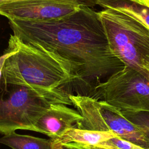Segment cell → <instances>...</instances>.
<instances>
[{"label": "cell", "instance_id": "cell-1", "mask_svg": "<svg viewBox=\"0 0 149 149\" xmlns=\"http://www.w3.org/2000/svg\"><path fill=\"white\" fill-rule=\"evenodd\" d=\"M8 20L14 35L61 61L75 81L90 86L91 92L125 66L111 50L98 12L91 8L80 6L69 15L48 21Z\"/></svg>", "mask_w": 149, "mask_h": 149}, {"label": "cell", "instance_id": "cell-2", "mask_svg": "<svg viewBox=\"0 0 149 149\" xmlns=\"http://www.w3.org/2000/svg\"><path fill=\"white\" fill-rule=\"evenodd\" d=\"M8 43L16 49L2 68L0 84H17L55 90L75 81L70 69L51 54L10 34Z\"/></svg>", "mask_w": 149, "mask_h": 149}, {"label": "cell", "instance_id": "cell-3", "mask_svg": "<svg viewBox=\"0 0 149 149\" xmlns=\"http://www.w3.org/2000/svg\"><path fill=\"white\" fill-rule=\"evenodd\" d=\"M62 88L42 90L17 84H0V134L30 130L52 104L73 105Z\"/></svg>", "mask_w": 149, "mask_h": 149}, {"label": "cell", "instance_id": "cell-4", "mask_svg": "<svg viewBox=\"0 0 149 149\" xmlns=\"http://www.w3.org/2000/svg\"><path fill=\"white\" fill-rule=\"evenodd\" d=\"M113 54L149 81V27L117 10L98 12Z\"/></svg>", "mask_w": 149, "mask_h": 149}, {"label": "cell", "instance_id": "cell-5", "mask_svg": "<svg viewBox=\"0 0 149 149\" xmlns=\"http://www.w3.org/2000/svg\"><path fill=\"white\" fill-rule=\"evenodd\" d=\"M73 105L81 115L75 127L90 130L112 131L118 136L149 149V141L119 109L87 95L71 94Z\"/></svg>", "mask_w": 149, "mask_h": 149}, {"label": "cell", "instance_id": "cell-6", "mask_svg": "<svg viewBox=\"0 0 149 149\" xmlns=\"http://www.w3.org/2000/svg\"><path fill=\"white\" fill-rule=\"evenodd\" d=\"M87 95L121 111L149 112V81L126 66L98 83Z\"/></svg>", "mask_w": 149, "mask_h": 149}, {"label": "cell", "instance_id": "cell-7", "mask_svg": "<svg viewBox=\"0 0 149 149\" xmlns=\"http://www.w3.org/2000/svg\"><path fill=\"white\" fill-rule=\"evenodd\" d=\"M80 6L74 3L51 0L29 1L0 5V15L8 19L48 21L69 15Z\"/></svg>", "mask_w": 149, "mask_h": 149}, {"label": "cell", "instance_id": "cell-8", "mask_svg": "<svg viewBox=\"0 0 149 149\" xmlns=\"http://www.w3.org/2000/svg\"><path fill=\"white\" fill-rule=\"evenodd\" d=\"M81 118L77 110L64 104L54 103L38 119L30 130L46 134L55 141L65 131L75 127L76 123Z\"/></svg>", "mask_w": 149, "mask_h": 149}, {"label": "cell", "instance_id": "cell-9", "mask_svg": "<svg viewBox=\"0 0 149 149\" xmlns=\"http://www.w3.org/2000/svg\"><path fill=\"white\" fill-rule=\"evenodd\" d=\"M116 136L117 135L112 131H95L74 127L65 131L58 140L54 141L62 144L76 142L100 147L103 143Z\"/></svg>", "mask_w": 149, "mask_h": 149}, {"label": "cell", "instance_id": "cell-10", "mask_svg": "<svg viewBox=\"0 0 149 149\" xmlns=\"http://www.w3.org/2000/svg\"><path fill=\"white\" fill-rule=\"evenodd\" d=\"M104 9H112L123 12L142 22L149 27V8L131 0H97Z\"/></svg>", "mask_w": 149, "mask_h": 149}, {"label": "cell", "instance_id": "cell-11", "mask_svg": "<svg viewBox=\"0 0 149 149\" xmlns=\"http://www.w3.org/2000/svg\"><path fill=\"white\" fill-rule=\"evenodd\" d=\"M0 143L12 149H52L54 141L13 132L1 137Z\"/></svg>", "mask_w": 149, "mask_h": 149}, {"label": "cell", "instance_id": "cell-12", "mask_svg": "<svg viewBox=\"0 0 149 149\" xmlns=\"http://www.w3.org/2000/svg\"><path fill=\"white\" fill-rule=\"evenodd\" d=\"M121 111L123 116L135 125L149 141V112Z\"/></svg>", "mask_w": 149, "mask_h": 149}, {"label": "cell", "instance_id": "cell-13", "mask_svg": "<svg viewBox=\"0 0 149 149\" xmlns=\"http://www.w3.org/2000/svg\"><path fill=\"white\" fill-rule=\"evenodd\" d=\"M99 148L103 149H146L118 136L103 143Z\"/></svg>", "mask_w": 149, "mask_h": 149}, {"label": "cell", "instance_id": "cell-14", "mask_svg": "<svg viewBox=\"0 0 149 149\" xmlns=\"http://www.w3.org/2000/svg\"><path fill=\"white\" fill-rule=\"evenodd\" d=\"M29 1H39V0H0V5H3L5 3H13V2ZM51 1H55L74 3L78 5L87 6L91 8L97 5V0H51Z\"/></svg>", "mask_w": 149, "mask_h": 149}, {"label": "cell", "instance_id": "cell-15", "mask_svg": "<svg viewBox=\"0 0 149 149\" xmlns=\"http://www.w3.org/2000/svg\"><path fill=\"white\" fill-rule=\"evenodd\" d=\"M16 52V48L12 45L8 43V47L5 50L3 55L0 56V79H1V76L2 68L3 67V65H4L6 59L8 58H9L10 56L15 54Z\"/></svg>", "mask_w": 149, "mask_h": 149}, {"label": "cell", "instance_id": "cell-16", "mask_svg": "<svg viewBox=\"0 0 149 149\" xmlns=\"http://www.w3.org/2000/svg\"><path fill=\"white\" fill-rule=\"evenodd\" d=\"M63 149H92L89 146L80 143L70 142L62 144Z\"/></svg>", "mask_w": 149, "mask_h": 149}, {"label": "cell", "instance_id": "cell-17", "mask_svg": "<svg viewBox=\"0 0 149 149\" xmlns=\"http://www.w3.org/2000/svg\"><path fill=\"white\" fill-rule=\"evenodd\" d=\"M131 1L149 8V0H131Z\"/></svg>", "mask_w": 149, "mask_h": 149}, {"label": "cell", "instance_id": "cell-18", "mask_svg": "<svg viewBox=\"0 0 149 149\" xmlns=\"http://www.w3.org/2000/svg\"><path fill=\"white\" fill-rule=\"evenodd\" d=\"M52 149H63L62 143H61L60 142L54 141V143Z\"/></svg>", "mask_w": 149, "mask_h": 149}, {"label": "cell", "instance_id": "cell-19", "mask_svg": "<svg viewBox=\"0 0 149 149\" xmlns=\"http://www.w3.org/2000/svg\"><path fill=\"white\" fill-rule=\"evenodd\" d=\"M89 146V145H88ZM92 149H103V148H99V147H94V146H89Z\"/></svg>", "mask_w": 149, "mask_h": 149}]
</instances>
